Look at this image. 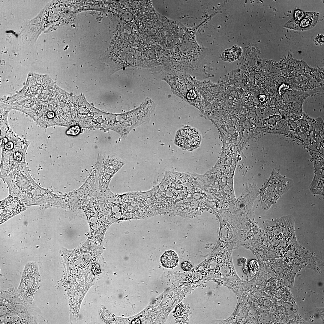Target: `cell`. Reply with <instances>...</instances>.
Segmentation results:
<instances>
[{"instance_id":"1","label":"cell","mask_w":324,"mask_h":324,"mask_svg":"<svg viewBox=\"0 0 324 324\" xmlns=\"http://www.w3.org/2000/svg\"><path fill=\"white\" fill-rule=\"evenodd\" d=\"M2 179L8 185L10 195L17 197L26 204L46 203L51 200L48 190L40 187L32 179L26 163Z\"/></svg>"},{"instance_id":"2","label":"cell","mask_w":324,"mask_h":324,"mask_svg":"<svg viewBox=\"0 0 324 324\" xmlns=\"http://www.w3.org/2000/svg\"><path fill=\"white\" fill-rule=\"evenodd\" d=\"M0 296L1 324L38 322L41 311L36 303L23 300L14 289L3 291Z\"/></svg>"},{"instance_id":"3","label":"cell","mask_w":324,"mask_h":324,"mask_svg":"<svg viewBox=\"0 0 324 324\" xmlns=\"http://www.w3.org/2000/svg\"><path fill=\"white\" fill-rule=\"evenodd\" d=\"M292 180L273 171L262 193V203L268 208L293 185Z\"/></svg>"},{"instance_id":"4","label":"cell","mask_w":324,"mask_h":324,"mask_svg":"<svg viewBox=\"0 0 324 324\" xmlns=\"http://www.w3.org/2000/svg\"><path fill=\"white\" fill-rule=\"evenodd\" d=\"M40 276L37 266L32 263L26 266L17 290L21 299L28 303L33 302L39 286Z\"/></svg>"},{"instance_id":"5","label":"cell","mask_w":324,"mask_h":324,"mask_svg":"<svg viewBox=\"0 0 324 324\" xmlns=\"http://www.w3.org/2000/svg\"><path fill=\"white\" fill-rule=\"evenodd\" d=\"M201 136L196 129L185 127L179 130L175 137L176 144L181 148L192 150L197 148L200 144Z\"/></svg>"},{"instance_id":"6","label":"cell","mask_w":324,"mask_h":324,"mask_svg":"<svg viewBox=\"0 0 324 324\" xmlns=\"http://www.w3.org/2000/svg\"><path fill=\"white\" fill-rule=\"evenodd\" d=\"M24 203L17 197L9 195L0 202L1 224L25 210Z\"/></svg>"},{"instance_id":"7","label":"cell","mask_w":324,"mask_h":324,"mask_svg":"<svg viewBox=\"0 0 324 324\" xmlns=\"http://www.w3.org/2000/svg\"><path fill=\"white\" fill-rule=\"evenodd\" d=\"M282 240L285 246L297 241L294 227L295 219L292 215L275 219Z\"/></svg>"},{"instance_id":"8","label":"cell","mask_w":324,"mask_h":324,"mask_svg":"<svg viewBox=\"0 0 324 324\" xmlns=\"http://www.w3.org/2000/svg\"><path fill=\"white\" fill-rule=\"evenodd\" d=\"M101 245L96 244L88 238L76 250L84 261L92 266L97 261L102 252Z\"/></svg>"},{"instance_id":"9","label":"cell","mask_w":324,"mask_h":324,"mask_svg":"<svg viewBox=\"0 0 324 324\" xmlns=\"http://www.w3.org/2000/svg\"><path fill=\"white\" fill-rule=\"evenodd\" d=\"M319 16L314 12H307L303 19L298 22L292 19L285 25H292L287 28L299 31H304L313 28L317 23Z\"/></svg>"},{"instance_id":"10","label":"cell","mask_w":324,"mask_h":324,"mask_svg":"<svg viewBox=\"0 0 324 324\" xmlns=\"http://www.w3.org/2000/svg\"><path fill=\"white\" fill-rule=\"evenodd\" d=\"M178 258L173 251L169 250L165 252L161 257V262L165 267L172 268L176 266L178 262Z\"/></svg>"},{"instance_id":"11","label":"cell","mask_w":324,"mask_h":324,"mask_svg":"<svg viewBox=\"0 0 324 324\" xmlns=\"http://www.w3.org/2000/svg\"><path fill=\"white\" fill-rule=\"evenodd\" d=\"M242 49L239 46H235L226 50L222 53L221 57L225 61L232 62L238 58L241 55Z\"/></svg>"},{"instance_id":"12","label":"cell","mask_w":324,"mask_h":324,"mask_svg":"<svg viewBox=\"0 0 324 324\" xmlns=\"http://www.w3.org/2000/svg\"><path fill=\"white\" fill-rule=\"evenodd\" d=\"M304 15V13L303 11L299 10H297L295 11L294 14L295 19L294 20L298 21L303 18Z\"/></svg>"},{"instance_id":"13","label":"cell","mask_w":324,"mask_h":324,"mask_svg":"<svg viewBox=\"0 0 324 324\" xmlns=\"http://www.w3.org/2000/svg\"><path fill=\"white\" fill-rule=\"evenodd\" d=\"M91 269L92 273L94 275L98 274L100 272L99 266L97 263L95 262L92 264Z\"/></svg>"},{"instance_id":"14","label":"cell","mask_w":324,"mask_h":324,"mask_svg":"<svg viewBox=\"0 0 324 324\" xmlns=\"http://www.w3.org/2000/svg\"><path fill=\"white\" fill-rule=\"evenodd\" d=\"M181 266L182 269L185 271L189 270L192 267L190 262L188 261L183 262L181 264Z\"/></svg>"},{"instance_id":"15","label":"cell","mask_w":324,"mask_h":324,"mask_svg":"<svg viewBox=\"0 0 324 324\" xmlns=\"http://www.w3.org/2000/svg\"><path fill=\"white\" fill-rule=\"evenodd\" d=\"M80 131L79 127L76 126L71 128L67 132L68 134L71 135H75L77 134Z\"/></svg>"},{"instance_id":"16","label":"cell","mask_w":324,"mask_h":324,"mask_svg":"<svg viewBox=\"0 0 324 324\" xmlns=\"http://www.w3.org/2000/svg\"><path fill=\"white\" fill-rule=\"evenodd\" d=\"M189 97L190 99H192L195 97L196 93L193 90L189 91Z\"/></svg>"}]
</instances>
